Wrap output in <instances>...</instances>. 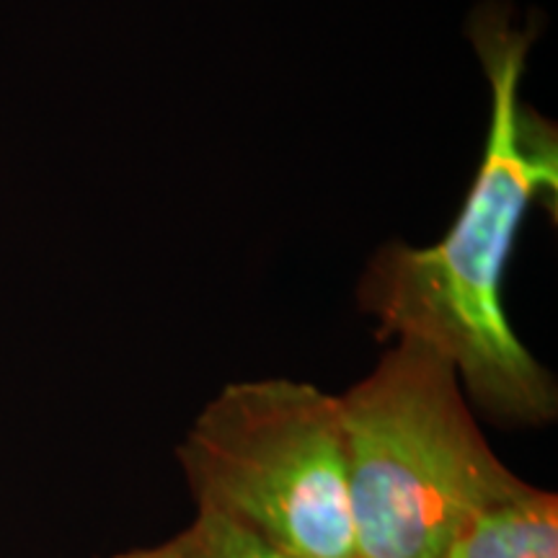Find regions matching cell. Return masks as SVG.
<instances>
[{
	"instance_id": "6da1fadb",
	"label": "cell",
	"mask_w": 558,
	"mask_h": 558,
	"mask_svg": "<svg viewBox=\"0 0 558 558\" xmlns=\"http://www.w3.org/2000/svg\"><path fill=\"white\" fill-rule=\"evenodd\" d=\"M469 39L492 86L484 156L460 215L435 246L383 243L357 284L380 339H409L448 360L497 422L543 427L558 414L554 375L522 344L505 308L512 248L535 199H556V124L520 99L533 29L499 5L473 11Z\"/></svg>"
},
{
	"instance_id": "7a4b0ae2",
	"label": "cell",
	"mask_w": 558,
	"mask_h": 558,
	"mask_svg": "<svg viewBox=\"0 0 558 558\" xmlns=\"http://www.w3.org/2000/svg\"><path fill=\"white\" fill-rule=\"evenodd\" d=\"M357 558H439L458 527L525 481L481 435L448 360L399 339L339 396Z\"/></svg>"
},
{
	"instance_id": "3957f363",
	"label": "cell",
	"mask_w": 558,
	"mask_h": 558,
	"mask_svg": "<svg viewBox=\"0 0 558 558\" xmlns=\"http://www.w3.org/2000/svg\"><path fill=\"white\" fill-rule=\"evenodd\" d=\"M197 509L300 558H357L339 396L288 378L230 383L177 448Z\"/></svg>"
},
{
	"instance_id": "277c9868",
	"label": "cell",
	"mask_w": 558,
	"mask_h": 558,
	"mask_svg": "<svg viewBox=\"0 0 558 558\" xmlns=\"http://www.w3.org/2000/svg\"><path fill=\"white\" fill-rule=\"evenodd\" d=\"M439 558H558V497L522 484L473 512Z\"/></svg>"
},
{
	"instance_id": "5b68a950",
	"label": "cell",
	"mask_w": 558,
	"mask_h": 558,
	"mask_svg": "<svg viewBox=\"0 0 558 558\" xmlns=\"http://www.w3.org/2000/svg\"><path fill=\"white\" fill-rule=\"evenodd\" d=\"M114 558H300L284 550L277 543L264 538L241 522L197 509L194 520L171 538L153 543V546L132 548Z\"/></svg>"
}]
</instances>
